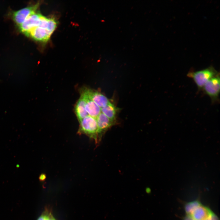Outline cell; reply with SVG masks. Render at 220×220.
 Returning <instances> with one entry per match:
<instances>
[{
	"label": "cell",
	"mask_w": 220,
	"mask_h": 220,
	"mask_svg": "<svg viewBox=\"0 0 220 220\" xmlns=\"http://www.w3.org/2000/svg\"><path fill=\"white\" fill-rule=\"evenodd\" d=\"M81 95L85 100V108L89 115L96 119L101 112V108L90 98L88 93V89L83 90Z\"/></svg>",
	"instance_id": "6"
},
{
	"label": "cell",
	"mask_w": 220,
	"mask_h": 220,
	"mask_svg": "<svg viewBox=\"0 0 220 220\" xmlns=\"http://www.w3.org/2000/svg\"><path fill=\"white\" fill-rule=\"evenodd\" d=\"M39 5V3L26 7L14 12L13 18L15 22L19 26L30 15L36 12Z\"/></svg>",
	"instance_id": "4"
},
{
	"label": "cell",
	"mask_w": 220,
	"mask_h": 220,
	"mask_svg": "<svg viewBox=\"0 0 220 220\" xmlns=\"http://www.w3.org/2000/svg\"><path fill=\"white\" fill-rule=\"evenodd\" d=\"M45 220H56L52 214L51 211L49 210Z\"/></svg>",
	"instance_id": "16"
},
{
	"label": "cell",
	"mask_w": 220,
	"mask_h": 220,
	"mask_svg": "<svg viewBox=\"0 0 220 220\" xmlns=\"http://www.w3.org/2000/svg\"><path fill=\"white\" fill-rule=\"evenodd\" d=\"M101 111L112 121L114 122L115 121L117 108L114 105L110 102L106 106L101 108Z\"/></svg>",
	"instance_id": "12"
},
{
	"label": "cell",
	"mask_w": 220,
	"mask_h": 220,
	"mask_svg": "<svg viewBox=\"0 0 220 220\" xmlns=\"http://www.w3.org/2000/svg\"><path fill=\"white\" fill-rule=\"evenodd\" d=\"M88 92L90 98L101 108L105 106L110 102L106 96L100 92L88 89Z\"/></svg>",
	"instance_id": "10"
},
{
	"label": "cell",
	"mask_w": 220,
	"mask_h": 220,
	"mask_svg": "<svg viewBox=\"0 0 220 220\" xmlns=\"http://www.w3.org/2000/svg\"><path fill=\"white\" fill-rule=\"evenodd\" d=\"M42 15L36 12L31 14L19 26L20 31L27 35L32 29L39 26Z\"/></svg>",
	"instance_id": "5"
},
{
	"label": "cell",
	"mask_w": 220,
	"mask_h": 220,
	"mask_svg": "<svg viewBox=\"0 0 220 220\" xmlns=\"http://www.w3.org/2000/svg\"><path fill=\"white\" fill-rule=\"evenodd\" d=\"M201 204L198 200L193 201L186 204L185 209L187 215H190Z\"/></svg>",
	"instance_id": "13"
},
{
	"label": "cell",
	"mask_w": 220,
	"mask_h": 220,
	"mask_svg": "<svg viewBox=\"0 0 220 220\" xmlns=\"http://www.w3.org/2000/svg\"><path fill=\"white\" fill-rule=\"evenodd\" d=\"M206 220H219V219L217 215L212 212Z\"/></svg>",
	"instance_id": "15"
},
{
	"label": "cell",
	"mask_w": 220,
	"mask_h": 220,
	"mask_svg": "<svg viewBox=\"0 0 220 220\" xmlns=\"http://www.w3.org/2000/svg\"><path fill=\"white\" fill-rule=\"evenodd\" d=\"M208 207L201 204L190 215L195 220H206L212 212Z\"/></svg>",
	"instance_id": "8"
},
{
	"label": "cell",
	"mask_w": 220,
	"mask_h": 220,
	"mask_svg": "<svg viewBox=\"0 0 220 220\" xmlns=\"http://www.w3.org/2000/svg\"><path fill=\"white\" fill-rule=\"evenodd\" d=\"M96 119L98 128V134L105 132L112 125L114 122L101 112Z\"/></svg>",
	"instance_id": "9"
},
{
	"label": "cell",
	"mask_w": 220,
	"mask_h": 220,
	"mask_svg": "<svg viewBox=\"0 0 220 220\" xmlns=\"http://www.w3.org/2000/svg\"><path fill=\"white\" fill-rule=\"evenodd\" d=\"M220 82L219 73L209 80L202 88L205 94L211 98L213 102H217L219 100Z\"/></svg>",
	"instance_id": "2"
},
{
	"label": "cell",
	"mask_w": 220,
	"mask_h": 220,
	"mask_svg": "<svg viewBox=\"0 0 220 220\" xmlns=\"http://www.w3.org/2000/svg\"><path fill=\"white\" fill-rule=\"evenodd\" d=\"M80 132L85 134L94 138H97L98 134V128L96 119L89 115L79 121Z\"/></svg>",
	"instance_id": "3"
},
{
	"label": "cell",
	"mask_w": 220,
	"mask_h": 220,
	"mask_svg": "<svg viewBox=\"0 0 220 220\" xmlns=\"http://www.w3.org/2000/svg\"><path fill=\"white\" fill-rule=\"evenodd\" d=\"M219 73L211 66L201 70L190 72L187 76L193 79L199 90H200L209 80Z\"/></svg>",
	"instance_id": "1"
},
{
	"label": "cell",
	"mask_w": 220,
	"mask_h": 220,
	"mask_svg": "<svg viewBox=\"0 0 220 220\" xmlns=\"http://www.w3.org/2000/svg\"><path fill=\"white\" fill-rule=\"evenodd\" d=\"M49 210V209H48V208H47L44 212L38 218L37 220H45L46 218Z\"/></svg>",
	"instance_id": "14"
},
{
	"label": "cell",
	"mask_w": 220,
	"mask_h": 220,
	"mask_svg": "<svg viewBox=\"0 0 220 220\" xmlns=\"http://www.w3.org/2000/svg\"><path fill=\"white\" fill-rule=\"evenodd\" d=\"M86 101L81 95L80 98L76 103L75 106V112L79 121L89 115L85 108Z\"/></svg>",
	"instance_id": "11"
},
{
	"label": "cell",
	"mask_w": 220,
	"mask_h": 220,
	"mask_svg": "<svg viewBox=\"0 0 220 220\" xmlns=\"http://www.w3.org/2000/svg\"><path fill=\"white\" fill-rule=\"evenodd\" d=\"M46 175L43 174H41L39 176V179L40 181H43L46 178Z\"/></svg>",
	"instance_id": "18"
},
{
	"label": "cell",
	"mask_w": 220,
	"mask_h": 220,
	"mask_svg": "<svg viewBox=\"0 0 220 220\" xmlns=\"http://www.w3.org/2000/svg\"><path fill=\"white\" fill-rule=\"evenodd\" d=\"M183 220H195L191 216L187 215L183 218Z\"/></svg>",
	"instance_id": "17"
},
{
	"label": "cell",
	"mask_w": 220,
	"mask_h": 220,
	"mask_svg": "<svg viewBox=\"0 0 220 220\" xmlns=\"http://www.w3.org/2000/svg\"><path fill=\"white\" fill-rule=\"evenodd\" d=\"M52 34L47 29L38 26L32 29L26 35L36 41L45 42L48 41Z\"/></svg>",
	"instance_id": "7"
}]
</instances>
